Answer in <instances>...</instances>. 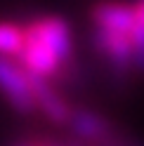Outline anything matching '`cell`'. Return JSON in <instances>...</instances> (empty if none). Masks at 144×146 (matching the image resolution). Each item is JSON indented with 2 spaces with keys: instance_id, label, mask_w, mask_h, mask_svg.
<instances>
[{
  "instance_id": "cell-1",
  "label": "cell",
  "mask_w": 144,
  "mask_h": 146,
  "mask_svg": "<svg viewBox=\"0 0 144 146\" xmlns=\"http://www.w3.org/2000/svg\"><path fill=\"white\" fill-rule=\"evenodd\" d=\"M0 92L17 113L29 115L33 111H38L33 90H31V73L19 61L0 57Z\"/></svg>"
},
{
  "instance_id": "cell-2",
  "label": "cell",
  "mask_w": 144,
  "mask_h": 146,
  "mask_svg": "<svg viewBox=\"0 0 144 146\" xmlns=\"http://www.w3.org/2000/svg\"><path fill=\"white\" fill-rule=\"evenodd\" d=\"M24 31H26V47H24L21 57L17 61H19L31 76H38V78H52V76H57L59 66L64 61L57 57V52L52 50L35 31H31L29 26H24Z\"/></svg>"
},
{
  "instance_id": "cell-3",
  "label": "cell",
  "mask_w": 144,
  "mask_h": 146,
  "mask_svg": "<svg viewBox=\"0 0 144 146\" xmlns=\"http://www.w3.org/2000/svg\"><path fill=\"white\" fill-rule=\"evenodd\" d=\"M69 130L73 132L78 141L90 144V146H104L118 134L109 118H104L102 113L92 111V108H73Z\"/></svg>"
},
{
  "instance_id": "cell-4",
  "label": "cell",
  "mask_w": 144,
  "mask_h": 146,
  "mask_svg": "<svg viewBox=\"0 0 144 146\" xmlns=\"http://www.w3.org/2000/svg\"><path fill=\"white\" fill-rule=\"evenodd\" d=\"M95 47L109 59L111 68L116 73H121V76H125L128 71L135 68V54H132L130 33L95 29Z\"/></svg>"
},
{
  "instance_id": "cell-5",
  "label": "cell",
  "mask_w": 144,
  "mask_h": 146,
  "mask_svg": "<svg viewBox=\"0 0 144 146\" xmlns=\"http://www.w3.org/2000/svg\"><path fill=\"white\" fill-rule=\"evenodd\" d=\"M31 90H33L35 108H38L52 125L69 127V120H71L73 108L66 104V99L61 97L59 90L52 87L47 83V78H38V76H31Z\"/></svg>"
},
{
  "instance_id": "cell-6",
  "label": "cell",
  "mask_w": 144,
  "mask_h": 146,
  "mask_svg": "<svg viewBox=\"0 0 144 146\" xmlns=\"http://www.w3.org/2000/svg\"><path fill=\"white\" fill-rule=\"evenodd\" d=\"M95 21V29H106V31H121V33H130L137 26V10L135 5H125L118 0H102L92 7L90 12Z\"/></svg>"
},
{
  "instance_id": "cell-7",
  "label": "cell",
  "mask_w": 144,
  "mask_h": 146,
  "mask_svg": "<svg viewBox=\"0 0 144 146\" xmlns=\"http://www.w3.org/2000/svg\"><path fill=\"white\" fill-rule=\"evenodd\" d=\"M26 26L38 33L57 52V57L61 61L71 59V31H69V24L64 19H59V17H40V19H33Z\"/></svg>"
},
{
  "instance_id": "cell-8",
  "label": "cell",
  "mask_w": 144,
  "mask_h": 146,
  "mask_svg": "<svg viewBox=\"0 0 144 146\" xmlns=\"http://www.w3.org/2000/svg\"><path fill=\"white\" fill-rule=\"evenodd\" d=\"M24 47H26L24 26H17L12 21H0V57L19 59Z\"/></svg>"
},
{
  "instance_id": "cell-9",
  "label": "cell",
  "mask_w": 144,
  "mask_h": 146,
  "mask_svg": "<svg viewBox=\"0 0 144 146\" xmlns=\"http://www.w3.org/2000/svg\"><path fill=\"white\" fill-rule=\"evenodd\" d=\"M132 40V54H135V68L144 73V24L137 21V26L130 31Z\"/></svg>"
},
{
  "instance_id": "cell-10",
  "label": "cell",
  "mask_w": 144,
  "mask_h": 146,
  "mask_svg": "<svg viewBox=\"0 0 144 146\" xmlns=\"http://www.w3.org/2000/svg\"><path fill=\"white\" fill-rule=\"evenodd\" d=\"M135 10H137V19L144 24V0H137V5H135Z\"/></svg>"
},
{
  "instance_id": "cell-11",
  "label": "cell",
  "mask_w": 144,
  "mask_h": 146,
  "mask_svg": "<svg viewBox=\"0 0 144 146\" xmlns=\"http://www.w3.org/2000/svg\"><path fill=\"white\" fill-rule=\"evenodd\" d=\"M12 146H40V144H35V141H17Z\"/></svg>"
},
{
  "instance_id": "cell-12",
  "label": "cell",
  "mask_w": 144,
  "mask_h": 146,
  "mask_svg": "<svg viewBox=\"0 0 144 146\" xmlns=\"http://www.w3.org/2000/svg\"><path fill=\"white\" fill-rule=\"evenodd\" d=\"M40 146H55V144H40Z\"/></svg>"
}]
</instances>
